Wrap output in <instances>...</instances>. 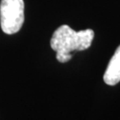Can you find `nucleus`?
Returning <instances> with one entry per match:
<instances>
[{"label": "nucleus", "mask_w": 120, "mask_h": 120, "mask_svg": "<svg viewBox=\"0 0 120 120\" xmlns=\"http://www.w3.org/2000/svg\"><path fill=\"white\" fill-rule=\"evenodd\" d=\"M94 32L91 29L75 31L68 25H61L53 32L50 41L51 47L56 52V59L64 63L71 60L73 51H84L91 46Z\"/></svg>", "instance_id": "1"}, {"label": "nucleus", "mask_w": 120, "mask_h": 120, "mask_svg": "<svg viewBox=\"0 0 120 120\" xmlns=\"http://www.w3.org/2000/svg\"><path fill=\"white\" fill-rule=\"evenodd\" d=\"M24 22L23 0H1L0 25L5 34L17 33Z\"/></svg>", "instance_id": "2"}, {"label": "nucleus", "mask_w": 120, "mask_h": 120, "mask_svg": "<svg viewBox=\"0 0 120 120\" xmlns=\"http://www.w3.org/2000/svg\"><path fill=\"white\" fill-rule=\"evenodd\" d=\"M103 81L108 86H116L120 82V45L108 64L103 75Z\"/></svg>", "instance_id": "3"}]
</instances>
